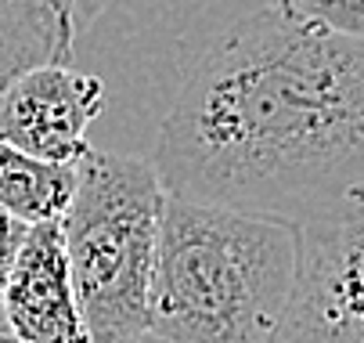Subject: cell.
I'll list each match as a JSON object with an SVG mask.
<instances>
[{
  "label": "cell",
  "instance_id": "1",
  "mask_svg": "<svg viewBox=\"0 0 364 343\" xmlns=\"http://www.w3.org/2000/svg\"><path fill=\"white\" fill-rule=\"evenodd\" d=\"M166 195L292 228L364 195V40L259 8L184 76L155 141Z\"/></svg>",
  "mask_w": 364,
  "mask_h": 343
},
{
  "label": "cell",
  "instance_id": "2",
  "mask_svg": "<svg viewBox=\"0 0 364 343\" xmlns=\"http://www.w3.org/2000/svg\"><path fill=\"white\" fill-rule=\"evenodd\" d=\"M296 275L292 224L166 195L148 325L170 343H278Z\"/></svg>",
  "mask_w": 364,
  "mask_h": 343
},
{
  "label": "cell",
  "instance_id": "3",
  "mask_svg": "<svg viewBox=\"0 0 364 343\" xmlns=\"http://www.w3.org/2000/svg\"><path fill=\"white\" fill-rule=\"evenodd\" d=\"M166 188L151 159L97 152L80 159V184L62 217L76 297L90 343L148 332V300Z\"/></svg>",
  "mask_w": 364,
  "mask_h": 343
},
{
  "label": "cell",
  "instance_id": "4",
  "mask_svg": "<svg viewBox=\"0 0 364 343\" xmlns=\"http://www.w3.org/2000/svg\"><path fill=\"white\" fill-rule=\"evenodd\" d=\"M296 231L299 275L278 343H364V195Z\"/></svg>",
  "mask_w": 364,
  "mask_h": 343
},
{
  "label": "cell",
  "instance_id": "5",
  "mask_svg": "<svg viewBox=\"0 0 364 343\" xmlns=\"http://www.w3.org/2000/svg\"><path fill=\"white\" fill-rule=\"evenodd\" d=\"M105 112V83L73 65H43L22 76L0 102V141L11 149L76 167L87 152V130Z\"/></svg>",
  "mask_w": 364,
  "mask_h": 343
},
{
  "label": "cell",
  "instance_id": "6",
  "mask_svg": "<svg viewBox=\"0 0 364 343\" xmlns=\"http://www.w3.org/2000/svg\"><path fill=\"white\" fill-rule=\"evenodd\" d=\"M0 307L22 343H90L62 221L29 228Z\"/></svg>",
  "mask_w": 364,
  "mask_h": 343
},
{
  "label": "cell",
  "instance_id": "7",
  "mask_svg": "<svg viewBox=\"0 0 364 343\" xmlns=\"http://www.w3.org/2000/svg\"><path fill=\"white\" fill-rule=\"evenodd\" d=\"M76 0H0V102L43 65H73Z\"/></svg>",
  "mask_w": 364,
  "mask_h": 343
},
{
  "label": "cell",
  "instance_id": "8",
  "mask_svg": "<svg viewBox=\"0 0 364 343\" xmlns=\"http://www.w3.org/2000/svg\"><path fill=\"white\" fill-rule=\"evenodd\" d=\"M80 184V163H47L0 141V210L36 228L62 221Z\"/></svg>",
  "mask_w": 364,
  "mask_h": 343
},
{
  "label": "cell",
  "instance_id": "9",
  "mask_svg": "<svg viewBox=\"0 0 364 343\" xmlns=\"http://www.w3.org/2000/svg\"><path fill=\"white\" fill-rule=\"evenodd\" d=\"M296 15L364 40V0H296Z\"/></svg>",
  "mask_w": 364,
  "mask_h": 343
},
{
  "label": "cell",
  "instance_id": "10",
  "mask_svg": "<svg viewBox=\"0 0 364 343\" xmlns=\"http://www.w3.org/2000/svg\"><path fill=\"white\" fill-rule=\"evenodd\" d=\"M26 238H29V224H22L11 213L0 210V297H4V289H8V278L15 271V260L26 246Z\"/></svg>",
  "mask_w": 364,
  "mask_h": 343
},
{
  "label": "cell",
  "instance_id": "11",
  "mask_svg": "<svg viewBox=\"0 0 364 343\" xmlns=\"http://www.w3.org/2000/svg\"><path fill=\"white\" fill-rule=\"evenodd\" d=\"M0 343H22V339L15 336V329L8 325V318H4V307H0Z\"/></svg>",
  "mask_w": 364,
  "mask_h": 343
},
{
  "label": "cell",
  "instance_id": "12",
  "mask_svg": "<svg viewBox=\"0 0 364 343\" xmlns=\"http://www.w3.org/2000/svg\"><path fill=\"white\" fill-rule=\"evenodd\" d=\"M123 343H170V339H163L159 332H151V329H148V332H141V336H130V339H123Z\"/></svg>",
  "mask_w": 364,
  "mask_h": 343
},
{
  "label": "cell",
  "instance_id": "13",
  "mask_svg": "<svg viewBox=\"0 0 364 343\" xmlns=\"http://www.w3.org/2000/svg\"><path fill=\"white\" fill-rule=\"evenodd\" d=\"M267 8H274L282 15H296V0H267Z\"/></svg>",
  "mask_w": 364,
  "mask_h": 343
}]
</instances>
